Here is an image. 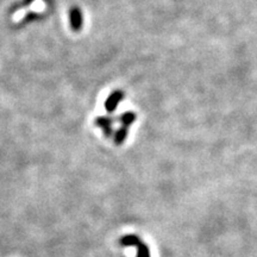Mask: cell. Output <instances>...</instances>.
<instances>
[{"instance_id":"1","label":"cell","mask_w":257,"mask_h":257,"mask_svg":"<svg viewBox=\"0 0 257 257\" xmlns=\"http://www.w3.org/2000/svg\"><path fill=\"white\" fill-rule=\"evenodd\" d=\"M69 24L70 27L74 32L81 31L82 25H84V16L80 7L78 6H73L69 11Z\"/></svg>"},{"instance_id":"2","label":"cell","mask_w":257,"mask_h":257,"mask_svg":"<svg viewBox=\"0 0 257 257\" xmlns=\"http://www.w3.org/2000/svg\"><path fill=\"white\" fill-rule=\"evenodd\" d=\"M124 97H125V94L123 91H121V90L113 91L112 93L107 97L106 102H105V104H104L106 111L109 113L115 112L116 110H117L119 103L124 99Z\"/></svg>"},{"instance_id":"3","label":"cell","mask_w":257,"mask_h":257,"mask_svg":"<svg viewBox=\"0 0 257 257\" xmlns=\"http://www.w3.org/2000/svg\"><path fill=\"white\" fill-rule=\"evenodd\" d=\"M112 124H113V119L107 117V116H100V117H97L96 121H94V125L102 128L104 136L107 137V138L112 137L113 133H115L113 132Z\"/></svg>"},{"instance_id":"4","label":"cell","mask_w":257,"mask_h":257,"mask_svg":"<svg viewBox=\"0 0 257 257\" xmlns=\"http://www.w3.org/2000/svg\"><path fill=\"white\" fill-rule=\"evenodd\" d=\"M122 247H137L140 243V238L137 235H127L119 240Z\"/></svg>"},{"instance_id":"5","label":"cell","mask_w":257,"mask_h":257,"mask_svg":"<svg viewBox=\"0 0 257 257\" xmlns=\"http://www.w3.org/2000/svg\"><path fill=\"white\" fill-rule=\"evenodd\" d=\"M128 128H119L115 133H113V140H115L116 145H122L128 138Z\"/></svg>"},{"instance_id":"6","label":"cell","mask_w":257,"mask_h":257,"mask_svg":"<svg viewBox=\"0 0 257 257\" xmlns=\"http://www.w3.org/2000/svg\"><path fill=\"white\" fill-rule=\"evenodd\" d=\"M136 118H137L136 113L131 112V111H128V112L123 113V115H122L121 117H119V121H121L122 127L128 128L131 124L134 123V121H136Z\"/></svg>"},{"instance_id":"7","label":"cell","mask_w":257,"mask_h":257,"mask_svg":"<svg viewBox=\"0 0 257 257\" xmlns=\"http://www.w3.org/2000/svg\"><path fill=\"white\" fill-rule=\"evenodd\" d=\"M137 257H150L149 247L143 242H140L137 246Z\"/></svg>"},{"instance_id":"8","label":"cell","mask_w":257,"mask_h":257,"mask_svg":"<svg viewBox=\"0 0 257 257\" xmlns=\"http://www.w3.org/2000/svg\"><path fill=\"white\" fill-rule=\"evenodd\" d=\"M39 18H43L42 14L35 13V12H30V13H27L26 16L24 17V19L20 23V25H24V24H27V23H31V21H33V20H38Z\"/></svg>"}]
</instances>
